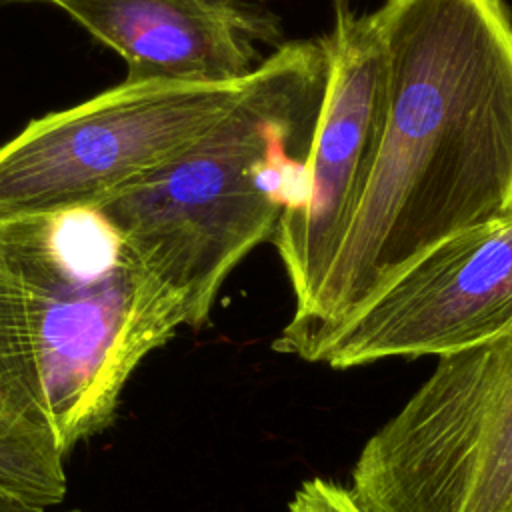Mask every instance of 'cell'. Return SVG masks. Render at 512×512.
Returning <instances> with one entry per match:
<instances>
[{
  "instance_id": "1",
  "label": "cell",
  "mask_w": 512,
  "mask_h": 512,
  "mask_svg": "<svg viewBox=\"0 0 512 512\" xmlns=\"http://www.w3.org/2000/svg\"><path fill=\"white\" fill-rule=\"evenodd\" d=\"M388 120L362 204L312 304L272 348L320 362L446 238L512 212V18L504 0H384Z\"/></svg>"
},
{
  "instance_id": "2",
  "label": "cell",
  "mask_w": 512,
  "mask_h": 512,
  "mask_svg": "<svg viewBox=\"0 0 512 512\" xmlns=\"http://www.w3.org/2000/svg\"><path fill=\"white\" fill-rule=\"evenodd\" d=\"M180 326L184 302L96 210L0 220V396L64 456Z\"/></svg>"
},
{
  "instance_id": "3",
  "label": "cell",
  "mask_w": 512,
  "mask_h": 512,
  "mask_svg": "<svg viewBox=\"0 0 512 512\" xmlns=\"http://www.w3.org/2000/svg\"><path fill=\"white\" fill-rule=\"evenodd\" d=\"M328 76L324 38L278 46L192 148L96 210L184 302L188 328L208 324L228 274L302 198Z\"/></svg>"
},
{
  "instance_id": "4",
  "label": "cell",
  "mask_w": 512,
  "mask_h": 512,
  "mask_svg": "<svg viewBox=\"0 0 512 512\" xmlns=\"http://www.w3.org/2000/svg\"><path fill=\"white\" fill-rule=\"evenodd\" d=\"M348 490L364 512H512V326L438 356Z\"/></svg>"
},
{
  "instance_id": "5",
  "label": "cell",
  "mask_w": 512,
  "mask_h": 512,
  "mask_svg": "<svg viewBox=\"0 0 512 512\" xmlns=\"http://www.w3.org/2000/svg\"><path fill=\"white\" fill-rule=\"evenodd\" d=\"M246 80H124L32 120L0 146V220L98 210L192 148L228 114Z\"/></svg>"
},
{
  "instance_id": "6",
  "label": "cell",
  "mask_w": 512,
  "mask_h": 512,
  "mask_svg": "<svg viewBox=\"0 0 512 512\" xmlns=\"http://www.w3.org/2000/svg\"><path fill=\"white\" fill-rule=\"evenodd\" d=\"M330 76L302 198L284 210L272 244L294 292V312L320 292L362 204L388 120V56L374 14L334 0L322 36Z\"/></svg>"
},
{
  "instance_id": "7",
  "label": "cell",
  "mask_w": 512,
  "mask_h": 512,
  "mask_svg": "<svg viewBox=\"0 0 512 512\" xmlns=\"http://www.w3.org/2000/svg\"><path fill=\"white\" fill-rule=\"evenodd\" d=\"M512 326V212L458 232L404 270L330 344L322 364L442 356Z\"/></svg>"
},
{
  "instance_id": "8",
  "label": "cell",
  "mask_w": 512,
  "mask_h": 512,
  "mask_svg": "<svg viewBox=\"0 0 512 512\" xmlns=\"http://www.w3.org/2000/svg\"><path fill=\"white\" fill-rule=\"evenodd\" d=\"M126 62V82L230 84L264 60L278 20L246 0H52Z\"/></svg>"
},
{
  "instance_id": "9",
  "label": "cell",
  "mask_w": 512,
  "mask_h": 512,
  "mask_svg": "<svg viewBox=\"0 0 512 512\" xmlns=\"http://www.w3.org/2000/svg\"><path fill=\"white\" fill-rule=\"evenodd\" d=\"M0 496L52 508L66 496L56 440L0 396Z\"/></svg>"
},
{
  "instance_id": "10",
  "label": "cell",
  "mask_w": 512,
  "mask_h": 512,
  "mask_svg": "<svg viewBox=\"0 0 512 512\" xmlns=\"http://www.w3.org/2000/svg\"><path fill=\"white\" fill-rule=\"evenodd\" d=\"M290 512H364L350 490L322 478L306 480L290 502Z\"/></svg>"
},
{
  "instance_id": "11",
  "label": "cell",
  "mask_w": 512,
  "mask_h": 512,
  "mask_svg": "<svg viewBox=\"0 0 512 512\" xmlns=\"http://www.w3.org/2000/svg\"><path fill=\"white\" fill-rule=\"evenodd\" d=\"M0 512H48V508L24 504V502H16V500H10V498L0 496ZM62 512H88V510L72 508V510H62Z\"/></svg>"
},
{
  "instance_id": "12",
  "label": "cell",
  "mask_w": 512,
  "mask_h": 512,
  "mask_svg": "<svg viewBox=\"0 0 512 512\" xmlns=\"http://www.w3.org/2000/svg\"><path fill=\"white\" fill-rule=\"evenodd\" d=\"M0 2H52V0H0ZM262 2V0H256Z\"/></svg>"
}]
</instances>
